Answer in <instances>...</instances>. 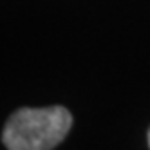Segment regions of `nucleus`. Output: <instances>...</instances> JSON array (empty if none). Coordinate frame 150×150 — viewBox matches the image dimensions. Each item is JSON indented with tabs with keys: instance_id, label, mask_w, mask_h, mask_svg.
Masks as SVG:
<instances>
[{
	"instance_id": "f257e3e1",
	"label": "nucleus",
	"mask_w": 150,
	"mask_h": 150,
	"mask_svg": "<svg viewBox=\"0 0 150 150\" xmlns=\"http://www.w3.org/2000/svg\"><path fill=\"white\" fill-rule=\"evenodd\" d=\"M72 127V116L65 107L18 109L7 120L2 141L7 150H52Z\"/></svg>"
},
{
	"instance_id": "f03ea898",
	"label": "nucleus",
	"mask_w": 150,
	"mask_h": 150,
	"mask_svg": "<svg viewBox=\"0 0 150 150\" xmlns=\"http://www.w3.org/2000/svg\"><path fill=\"white\" fill-rule=\"evenodd\" d=\"M148 145H150V132H148Z\"/></svg>"
}]
</instances>
